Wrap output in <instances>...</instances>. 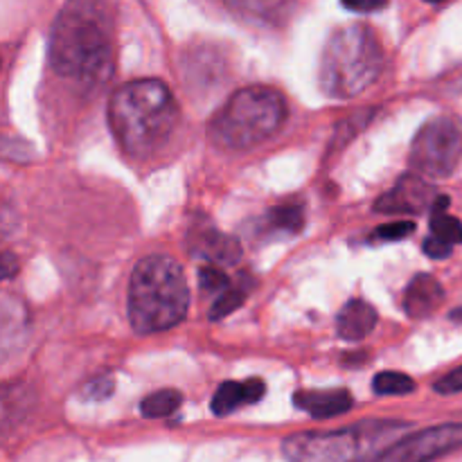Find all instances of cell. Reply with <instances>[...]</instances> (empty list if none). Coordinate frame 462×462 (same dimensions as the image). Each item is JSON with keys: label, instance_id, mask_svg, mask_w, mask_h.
Returning <instances> with one entry per match:
<instances>
[{"label": "cell", "instance_id": "cell-1", "mask_svg": "<svg viewBox=\"0 0 462 462\" xmlns=\"http://www.w3.org/2000/svg\"><path fill=\"white\" fill-rule=\"evenodd\" d=\"M50 61L66 79L99 86L111 77L113 16L108 0H68L50 36Z\"/></svg>", "mask_w": 462, "mask_h": 462}, {"label": "cell", "instance_id": "cell-2", "mask_svg": "<svg viewBox=\"0 0 462 462\" xmlns=\"http://www.w3.org/2000/svg\"><path fill=\"white\" fill-rule=\"evenodd\" d=\"M179 106L161 79H135L120 86L108 102V125L131 158H149L170 140Z\"/></svg>", "mask_w": 462, "mask_h": 462}, {"label": "cell", "instance_id": "cell-3", "mask_svg": "<svg viewBox=\"0 0 462 462\" xmlns=\"http://www.w3.org/2000/svg\"><path fill=\"white\" fill-rule=\"evenodd\" d=\"M188 310L189 289L174 257L147 255L135 264L129 284V323L134 332H165L176 328Z\"/></svg>", "mask_w": 462, "mask_h": 462}, {"label": "cell", "instance_id": "cell-4", "mask_svg": "<svg viewBox=\"0 0 462 462\" xmlns=\"http://www.w3.org/2000/svg\"><path fill=\"white\" fill-rule=\"evenodd\" d=\"M383 52L368 25H347L329 36L320 57V88L328 97L350 99L368 90L382 75Z\"/></svg>", "mask_w": 462, "mask_h": 462}, {"label": "cell", "instance_id": "cell-5", "mask_svg": "<svg viewBox=\"0 0 462 462\" xmlns=\"http://www.w3.org/2000/svg\"><path fill=\"white\" fill-rule=\"evenodd\" d=\"M287 120V99L269 86L237 90L217 111L208 126L212 144L228 152H244L273 138Z\"/></svg>", "mask_w": 462, "mask_h": 462}, {"label": "cell", "instance_id": "cell-6", "mask_svg": "<svg viewBox=\"0 0 462 462\" xmlns=\"http://www.w3.org/2000/svg\"><path fill=\"white\" fill-rule=\"evenodd\" d=\"M462 161V129L451 117L424 122L411 144L409 162L424 179H449Z\"/></svg>", "mask_w": 462, "mask_h": 462}, {"label": "cell", "instance_id": "cell-7", "mask_svg": "<svg viewBox=\"0 0 462 462\" xmlns=\"http://www.w3.org/2000/svg\"><path fill=\"white\" fill-rule=\"evenodd\" d=\"M462 449V424H440L395 442L364 462H431Z\"/></svg>", "mask_w": 462, "mask_h": 462}, {"label": "cell", "instance_id": "cell-8", "mask_svg": "<svg viewBox=\"0 0 462 462\" xmlns=\"http://www.w3.org/2000/svg\"><path fill=\"white\" fill-rule=\"evenodd\" d=\"M361 445L359 429L325 433H298L284 440L291 462H352Z\"/></svg>", "mask_w": 462, "mask_h": 462}, {"label": "cell", "instance_id": "cell-9", "mask_svg": "<svg viewBox=\"0 0 462 462\" xmlns=\"http://www.w3.org/2000/svg\"><path fill=\"white\" fill-rule=\"evenodd\" d=\"M449 199L438 194L422 174H404L386 194L374 201L379 215H422L431 210H445Z\"/></svg>", "mask_w": 462, "mask_h": 462}, {"label": "cell", "instance_id": "cell-10", "mask_svg": "<svg viewBox=\"0 0 462 462\" xmlns=\"http://www.w3.org/2000/svg\"><path fill=\"white\" fill-rule=\"evenodd\" d=\"M188 248L194 257L217 266H235L242 260V244L208 221H199L189 228Z\"/></svg>", "mask_w": 462, "mask_h": 462}, {"label": "cell", "instance_id": "cell-11", "mask_svg": "<svg viewBox=\"0 0 462 462\" xmlns=\"http://www.w3.org/2000/svg\"><path fill=\"white\" fill-rule=\"evenodd\" d=\"M442 302H445V289L429 273L415 275L404 291V311L413 320L429 319L440 310Z\"/></svg>", "mask_w": 462, "mask_h": 462}, {"label": "cell", "instance_id": "cell-12", "mask_svg": "<svg viewBox=\"0 0 462 462\" xmlns=\"http://www.w3.org/2000/svg\"><path fill=\"white\" fill-rule=\"evenodd\" d=\"M293 404L310 413L311 418L329 420L347 413L355 400L346 388H334V391H298L293 395Z\"/></svg>", "mask_w": 462, "mask_h": 462}, {"label": "cell", "instance_id": "cell-13", "mask_svg": "<svg viewBox=\"0 0 462 462\" xmlns=\"http://www.w3.org/2000/svg\"><path fill=\"white\" fill-rule=\"evenodd\" d=\"M266 383L262 379H246V382H224L217 388L215 397L210 402L212 413L224 418V415L235 413L246 404H255L264 397Z\"/></svg>", "mask_w": 462, "mask_h": 462}, {"label": "cell", "instance_id": "cell-14", "mask_svg": "<svg viewBox=\"0 0 462 462\" xmlns=\"http://www.w3.org/2000/svg\"><path fill=\"white\" fill-rule=\"evenodd\" d=\"M377 325V311L365 300H350L337 316V334L343 341H361Z\"/></svg>", "mask_w": 462, "mask_h": 462}, {"label": "cell", "instance_id": "cell-15", "mask_svg": "<svg viewBox=\"0 0 462 462\" xmlns=\"http://www.w3.org/2000/svg\"><path fill=\"white\" fill-rule=\"evenodd\" d=\"M302 226H305V210L298 203L271 208L264 217V230H269V233L296 235L300 233Z\"/></svg>", "mask_w": 462, "mask_h": 462}, {"label": "cell", "instance_id": "cell-16", "mask_svg": "<svg viewBox=\"0 0 462 462\" xmlns=\"http://www.w3.org/2000/svg\"><path fill=\"white\" fill-rule=\"evenodd\" d=\"M251 284L253 280L242 273V278H239L237 284H230L226 291H221V296L217 298L215 305H212L210 311H208V319L224 320L226 316H230L235 310H239V307L244 305V300H246V293L251 291Z\"/></svg>", "mask_w": 462, "mask_h": 462}, {"label": "cell", "instance_id": "cell-17", "mask_svg": "<svg viewBox=\"0 0 462 462\" xmlns=\"http://www.w3.org/2000/svg\"><path fill=\"white\" fill-rule=\"evenodd\" d=\"M226 3L230 5V9L255 21H275L289 9V0H226Z\"/></svg>", "mask_w": 462, "mask_h": 462}, {"label": "cell", "instance_id": "cell-18", "mask_svg": "<svg viewBox=\"0 0 462 462\" xmlns=\"http://www.w3.org/2000/svg\"><path fill=\"white\" fill-rule=\"evenodd\" d=\"M180 404H183V395L179 391H174V388H162V391L152 393V395L140 402V413L149 420L167 418Z\"/></svg>", "mask_w": 462, "mask_h": 462}, {"label": "cell", "instance_id": "cell-19", "mask_svg": "<svg viewBox=\"0 0 462 462\" xmlns=\"http://www.w3.org/2000/svg\"><path fill=\"white\" fill-rule=\"evenodd\" d=\"M373 391L377 395H409L415 391V382L404 373L386 370L373 379Z\"/></svg>", "mask_w": 462, "mask_h": 462}, {"label": "cell", "instance_id": "cell-20", "mask_svg": "<svg viewBox=\"0 0 462 462\" xmlns=\"http://www.w3.org/2000/svg\"><path fill=\"white\" fill-rule=\"evenodd\" d=\"M431 235L445 239L449 244L462 242V224L456 217L447 215L445 210H436L431 217Z\"/></svg>", "mask_w": 462, "mask_h": 462}, {"label": "cell", "instance_id": "cell-21", "mask_svg": "<svg viewBox=\"0 0 462 462\" xmlns=\"http://www.w3.org/2000/svg\"><path fill=\"white\" fill-rule=\"evenodd\" d=\"M415 233L413 221H393V224H383L374 228L373 239L374 242H400V239L411 237Z\"/></svg>", "mask_w": 462, "mask_h": 462}, {"label": "cell", "instance_id": "cell-22", "mask_svg": "<svg viewBox=\"0 0 462 462\" xmlns=\"http://www.w3.org/2000/svg\"><path fill=\"white\" fill-rule=\"evenodd\" d=\"M199 284L206 291H226L230 287V280L226 271L217 264H208L199 269Z\"/></svg>", "mask_w": 462, "mask_h": 462}, {"label": "cell", "instance_id": "cell-23", "mask_svg": "<svg viewBox=\"0 0 462 462\" xmlns=\"http://www.w3.org/2000/svg\"><path fill=\"white\" fill-rule=\"evenodd\" d=\"M113 388H116V379L113 374H102V377L93 379L84 386V397L86 400H93V402H102L106 397H111Z\"/></svg>", "mask_w": 462, "mask_h": 462}, {"label": "cell", "instance_id": "cell-24", "mask_svg": "<svg viewBox=\"0 0 462 462\" xmlns=\"http://www.w3.org/2000/svg\"><path fill=\"white\" fill-rule=\"evenodd\" d=\"M433 391L440 393V395H456V393H462V365L451 370V373H447L442 379H438V382L433 383Z\"/></svg>", "mask_w": 462, "mask_h": 462}, {"label": "cell", "instance_id": "cell-25", "mask_svg": "<svg viewBox=\"0 0 462 462\" xmlns=\"http://www.w3.org/2000/svg\"><path fill=\"white\" fill-rule=\"evenodd\" d=\"M451 246H454V244L445 242V239L436 237V235L427 237V239H424V244H422L424 253H427L429 257H433V260H445V257H449L451 255Z\"/></svg>", "mask_w": 462, "mask_h": 462}, {"label": "cell", "instance_id": "cell-26", "mask_svg": "<svg viewBox=\"0 0 462 462\" xmlns=\"http://www.w3.org/2000/svg\"><path fill=\"white\" fill-rule=\"evenodd\" d=\"M343 7L350 9V12H359V14H370V12H379L388 5V0H341Z\"/></svg>", "mask_w": 462, "mask_h": 462}, {"label": "cell", "instance_id": "cell-27", "mask_svg": "<svg viewBox=\"0 0 462 462\" xmlns=\"http://www.w3.org/2000/svg\"><path fill=\"white\" fill-rule=\"evenodd\" d=\"M3 264H5L3 278L9 280L14 273H16V260H14L12 253H5V255H3Z\"/></svg>", "mask_w": 462, "mask_h": 462}, {"label": "cell", "instance_id": "cell-28", "mask_svg": "<svg viewBox=\"0 0 462 462\" xmlns=\"http://www.w3.org/2000/svg\"><path fill=\"white\" fill-rule=\"evenodd\" d=\"M449 319L454 320V323H462V307H458V310H454L449 314Z\"/></svg>", "mask_w": 462, "mask_h": 462}, {"label": "cell", "instance_id": "cell-29", "mask_svg": "<svg viewBox=\"0 0 462 462\" xmlns=\"http://www.w3.org/2000/svg\"><path fill=\"white\" fill-rule=\"evenodd\" d=\"M427 3H431V5H440V3H445V0H427Z\"/></svg>", "mask_w": 462, "mask_h": 462}]
</instances>
